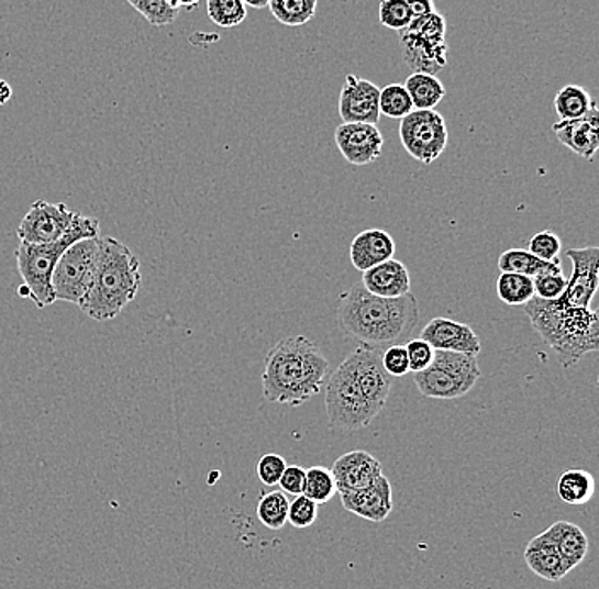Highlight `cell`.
<instances>
[{"instance_id":"2e32d148","label":"cell","mask_w":599,"mask_h":589,"mask_svg":"<svg viewBox=\"0 0 599 589\" xmlns=\"http://www.w3.org/2000/svg\"><path fill=\"white\" fill-rule=\"evenodd\" d=\"M421 340L426 341L440 352L479 356L480 349H482L480 337L470 325L446 318L431 319L422 329Z\"/></svg>"},{"instance_id":"7402d4cb","label":"cell","mask_w":599,"mask_h":589,"mask_svg":"<svg viewBox=\"0 0 599 589\" xmlns=\"http://www.w3.org/2000/svg\"><path fill=\"white\" fill-rule=\"evenodd\" d=\"M558 554L566 563L567 569L573 570L586 559L589 552V541L580 526L570 522H555L545 530Z\"/></svg>"},{"instance_id":"f1b7e54d","label":"cell","mask_w":599,"mask_h":589,"mask_svg":"<svg viewBox=\"0 0 599 589\" xmlns=\"http://www.w3.org/2000/svg\"><path fill=\"white\" fill-rule=\"evenodd\" d=\"M288 508H290V499L287 494L284 491H271L260 498L256 514L266 529L276 532L287 525Z\"/></svg>"},{"instance_id":"8fae6325","label":"cell","mask_w":599,"mask_h":589,"mask_svg":"<svg viewBox=\"0 0 599 589\" xmlns=\"http://www.w3.org/2000/svg\"><path fill=\"white\" fill-rule=\"evenodd\" d=\"M76 216L65 203L36 200L21 220L18 237L24 244H52L70 231Z\"/></svg>"},{"instance_id":"e575fe53","label":"cell","mask_w":599,"mask_h":589,"mask_svg":"<svg viewBox=\"0 0 599 589\" xmlns=\"http://www.w3.org/2000/svg\"><path fill=\"white\" fill-rule=\"evenodd\" d=\"M319 516V504L307 496H295L288 508V523L295 529L303 530L312 526Z\"/></svg>"},{"instance_id":"ffe728a7","label":"cell","mask_w":599,"mask_h":589,"mask_svg":"<svg viewBox=\"0 0 599 589\" xmlns=\"http://www.w3.org/2000/svg\"><path fill=\"white\" fill-rule=\"evenodd\" d=\"M393 254H396V241L389 232L381 229L363 231L351 242V265L362 273L380 263L389 262Z\"/></svg>"},{"instance_id":"e0dca14e","label":"cell","mask_w":599,"mask_h":589,"mask_svg":"<svg viewBox=\"0 0 599 589\" xmlns=\"http://www.w3.org/2000/svg\"><path fill=\"white\" fill-rule=\"evenodd\" d=\"M552 130L562 145L579 155L580 159L591 163L599 148L598 104H595L586 116L577 120H558Z\"/></svg>"},{"instance_id":"7a4b0ae2","label":"cell","mask_w":599,"mask_h":589,"mask_svg":"<svg viewBox=\"0 0 599 589\" xmlns=\"http://www.w3.org/2000/svg\"><path fill=\"white\" fill-rule=\"evenodd\" d=\"M336 314L344 336L381 352L409 341L419 322V305L412 293L381 299L355 285L341 294Z\"/></svg>"},{"instance_id":"6da1fadb","label":"cell","mask_w":599,"mask_h":589,"mask_svg":"<svg viewBox=\"0 0 599 589\" xmlns=\"http://www.w3.org/2000/svg\"><path fill=\"white\" fill-rule=\"evenodd\" d=\"M324 389L331 430L358 431L384 411L392 377L381 365L380 349L358 346L328 375Z\"/></svg>"},{"instance_id":"74e56055","label":"cell","mask_w":599,"mask_h":589,"mask_svg":"<svg viewBox=\"0 0 599 589\" xmlns=\"http://www.w3.org/2000/svg\"><path fill=\"white\" fill-rule=\"evenodd\" d=\"M285 469H287V460H285L281 455H263L256 465L257 479H259L264 486L273 488V486H278Z\"/></svg>"},{"instance_id":"d4e9b609","label":"cell","mask_w":599,"mask_h":589,"mask_svg":"<svg viewBox=\"0 0 599 589\" xmlns=\"http://www.w3.org/2000/svg\"><path fill=\"white\" fill-rule=\"evenodd\" d=\"M403 88L409 92L414 110H436L446 96L442 80L431 74L414 73L408 77Z\"/></svg>"},{"instance_id":"bcb514c9","label":"cell","mask_w":599,"mask_h":589,"mask_svg":"<svg viewBox=\"0 0 599 589\" xmlns=\"http://www.w3.org/2000/svg\"><path fill=\"white\" fill-rule=\"evenodd\" d=\"M126 2H129V4L132 5L133 9H135L136 5H138L140 2H142V0H126Z\"/></svg>"},{"instance_id":"5b68a950","label":"cell","mask_w":599,"mask_h":589,"mask_svg":"<svg viewBox=\"0 0 599 589\" xmlns=\"http://www.w3.org/2000/svg\"><path fill=\"white\" fill-rule=\"evenodd\" d=\"M523 310L532 327L554 349L562 367H573L588 353L598 352L599 318L595 310L539 297L528 300Z\"/></svg>"},{"instance_id":"ac0fdd59","label":"cell","mask_w":599,"mask_h":589,"mask_svg":"<svg viewBox=\"0 0 599 589\" xmlns=\"http://www.w3.org/2000/svg\"><path fill=\"white\" fill-rule=\"evenodd\" d=\"M336 479L337 491H355L374 484L378 477L384 476V469L378 458L368 454L365 449L347 452L336 458L331 469Z\"/></svg>"},{"instance_id":"30bf717a","label":"cell","mask_w":599,"mask_h":589,"mask_svg":"<svg viewBox=\"0 0 599 589\" xmlns=\"http://www.w3.org/2000/svg\"><path fill=\"white\" fill-rule=\"evenodd\" d=\"M399 136L412 159L430 166L448 145V126L436 110H414L400 120Z\"/></svg>"},{"instance_id":"ab89813d","label":"cell","mask_w":599,"mask_h":589,"mask_svg":"<svg viewBox=\"0 0 599 589\" xmlns=\"http://www.w3.org/2000/svg\"><path fill=\"white\" fill-rule=\"evenodd\" d=\"M381 365L390 377H403L409 374L408 352L403 344H393L381 353Z\"/></svg>"},{"instance_id":"5bb4252c","label":"cell","mask_w":599,"mask_h":589,"mask_svg":"<svg viewBox=\"0 0 599 589\" xmlns=\"http://www.w3.org/2000/svg\"><path fill=\"white\" fill-rule=\"evenodd\" d=\"M341 155L351 166H369L380 159L384 135L369 123H341L334 133Z\"/></svg>"},{"instance_id":"277c9868","label":"cell","mask_w":599,"mask_h":589,"mask_svg":"<svg viewBox=\"0 0 599 589\" xmlns=\"http://www.w3.org/2000/svg\"><path fill=\"white\" fill-rule=\"evenodd\" d=\"M140 285L142 271L132 249L110 235L99 237L95 278L77 307L95 321H113L136 299Z\"/></svg>"},{"instance_id":"484cf974","label":"cell","mask_w":599,"mask_h":589,"mask_svg":"<svg viewBox=\"0 0 599 589\" xmlns=\"http://www.w3.org/2000/svg\"><path fill=\"white\" fill-rule=\"evenodd\" d=\"M595 104L598 102L592 99V96L576 84H569L566 88H562L554 99L558 120H577V118L586 116Z\"/></svg>"},{"instance_id":"d6a6232c","label":"cell","mask_w":599,"mask_h":589,"mask_svg":"<svg viewBox=\"0 0 599 589\" xmlns=\"http://www.w3.org/2000/svg\"><path fill=\"white\" fill-rule=\"evenodd\" d=\"M378 18H380L381 26L393 31L406 30L414 20L406 0H381Z\"/></svg>"},{"instance_id":"52a82bcc","label":"cell","mask_w":599,"mask_h":589,"mask_svg":"<svg viewBox=\"0 0 599 589\" xmlns=\"http://www.w3.org/2000/svg\"><path fill=\"white\" fill-rule=\"evenodd\" d=\"M480 375L477 356L434 349L433 362L426 370L414 374V384L424 397L452 401L467 396Z\"/></svg>"},{"instance_id":"ba28073f","label":"cell","mask_w":599,"mask_h":589,"mask_svg":"<svg viewBox=\"0 0 599 589\" xmlns=\"http://www.w3.org/2000/svg\"><path fill=\"white\" fill-rule=\"evenodd\" d=\"M403 60L414 73L436 76L448 64L445 15L433 11L414 18L406 30L399 31Z\"/></svg>"},{"instance_id":"f6af8a7d","label":"cell","mask_w":599,"mask_h":589,"mask_svg":"<svg viewBox=\"0 0 599 589\" xmlns=\"http://www.w3.org/2000/svg\"><path fill=\"white\" fill-rule=\"evenodd\" d=\"M244 2L245 8H253V9H264L268 8L269 0H242Z\"/></svg>"},{"instance_id":"d590c367","label":"cell","mask_w":599,"mask_h":589,"mask_svg":"<svg viewBox=\"0 0 599 589\" xmlns=\"http://www.w3.org/2000/svg\"><path fill=\"white\" fill-rule=\"evenodd\" d=\"M533 256L539 257L542 262L554 263L558 262L561 256L562 241L557 234L551 231L539 232L533 235L528 242V249Z\"/></svg>"},{"instance_id":"8992f818","label":"cell","mask_w":599,"mask_h":589,"mask_svg":"<svg viewBox=\"0 0 599 589\" xmlns=\"http://www.w3.org/2000/svg\"><path fill=\"white\" fill-rule=\"evenodd\" d=\"M95 237H99V220L77 213L73 227L60 241L52 242V244H24L21 242L20 247L15 251V262H18V271L23 278V285L30 291L27 299L33 300L38 309H45V307L55 303L52 275L58 259L77 241Z\"/></svg>"},{"instance_id":"ee69618b","label":"cell","mask_w":599,"mask_h":589,"mask_svg":"<svg viewBox=\"0 0 599 589\" xmlns=\"http://www.w3.org/2000/svg\"><path fill=\"white\" fill-rule=\"evenodd\" d=\"M12 98V88L9 82L0 79V107H4L5 102Z\"/></svg>"},{"instance_id":"7c38bea8","label":"cell","mask_w":599,"mask_h":589,"mask_svg":"<svg viewBox=\"0 0 599 589\" xmlns=\"http://www.w3.org/2000/svg\"><path fill=\"white\" fill-rule=\"evenodd\" d=\"M573 263V275L567 280L566 291L558 297L561 302L579 309H591L598 291L599 249L596 246L567 251Z\"/></svg>"},{"instance_id":"1f68e13d","label":"cell","mask_w":599,"mask_h":589,"mask_svg":"<svg viewBox=\"0 0 599 589\" xmlns=\"http://www.w3.org/2000/svg\"><path fill=\"white\" fill-rule=\"evenodd\" d=\"M380 114L390 118V120H402L414 111L409 92L406 91L402 84H389L380 89Z\"/></svg>"},{"instance_id":"603a6c76","label":"cell","mask_w":599,"mask_h":589,"mask_svg":"<svg viewBox=\"0 0 599 589\" xmlns=\"http://www.w3.org/2000/svg\"><path fill=\"white\" fill-rule=\"evenodd\" d=\"M596 491V480L585 469H567L558 476L555 492L562 502L569 507H583L591 501Z\"/></svg>"},{"instance_id":"4316f807","label":"cell","mask_w":599,"mask_h":589,"mask_svg":"<svg viewBox=\"0 0 599 589\" xmlns=\"http://www.w3.org/2000/svg\"><path fill=\"white\" fill-rule=\"evenodd\" d=\"M319 0H269V11L284 26H306L315 18Z\"/></svg>"},{"instance_id":"4dcf8cb0","label":"cell","mask_w":599,"mask_h":589,"mask_svg":"<svg viewBox=\"0 0 599 589\" xmlns=\"http://www.w3.org/2000/svg\"><path fill=\"white\" fill-rule=\"evenodd\" d=\"M207 12L211 23L225 30L241 26L247 18V8L242 0H207Z\"/></svg>"},{"instance_id":"83f0119b","label":"cell","mask_w":599,"mask_h":589,"mask_svg":"<svg viewBox=\"0 0 599 589\" xmlns=\"http://www.w3.org/2000/svg\"><path fill=\"white\" fill-rule=\"evenodd\" d=\"M496 290H498L499 300L511 307L524 305L528 300L535 297L532 278L517 275V273H501Z\"/></svg>"},{"instance_id":"4fadbf2b","label":"cell","mask_w":599,"mask_h":589,"mask_svg":"<svg viewBox=\"0 0 599 589\" xmlns=\"http://www.w3.org/2000/svg\"><path fill=\"white\" fill-rule=\"evenodd\" d=\"M380 88L371 80L346 76L340 95V116L343 123H369L380 121Z\"/></svg>"},{"instance_id":"b9f144b4","label":"cell","mask_w":599,"mask_h":589,"mask_svg":"<svg viewBox=\"0 0 599 589\" xmlns=\"http://www.w3.org/2000/svg\"><path fill=\"white\" fill-rule=\"evenodd\" d=\"M414 18L431 14L434 11L433 0H406Z\"/></svg>"},{"instance_id":"9a60e30c","label":"cell","mask_w":599,"mask_h":589,"mask_svg":"<svg viewBox=\"0 0 599 589\" xmlns=\"http://www.w3.org/2000/svg\"><path fill=\"white\" fill-rule=\"evenodd\" d=\"M341 494L343 508L356 516L371 523H381L390 516L393 510L392 484L381 476L366 488L355 491H337Z\"/></svg>"},{"instance_id":"60d3db41","label":"cell","mask_w":599,"mask_h":589,"mask_svg":"<svg viewBox=\"0 0 599 589\" xmlns=\"http://www.w3.org/2000/svg\"><path fill=\"white\" fill-rule=\"evenodd\" d=\"M285 494L300 496L303 494V486H306V469L300 465H287L284 476L278 484Z\"/></svg>"},{"instance_id":"7bdbcfd3","label":"cell","mask_w":599,"mask_h":589,"mask_svg":"<svg viewBox=\"0 0 599 589\" xmlns=\"http://www.w3.org/2000/svg\"><path fill=\"white\" fill-rule=\"evenodd\" d=\"M170 8L186 9V11H192L200 5L201 0H166Z\"/></svg>"},{"instance_id":"9c48e42d","label":"cell","mask_w":599,"mask_h":589,"mask_svg":"<svg viewBox=\"0 0 599 589\" xmlns=\"http://www.w3.org/2000/svg\"><path fill=\"white\" fill-rule=\"evenodd\" d=\"M99 237L82 238L68 247L53 269L52 291L55 302L79 305L91 287L98 266Z\"/></svg>"},{"instance_id":"836d02e7","label":"cell","mask_w":599,"mask_h":589,"mask_svg":"<svg viewBox=\"0 0 599 589\" xmlns=\"http://www.w3.org/2000/svg\"><path fill=\"white\" fill-rule=\"evenodd\" d=\"M135 11L144 15L152 26H169L178 20L181 9L170 8L166 0H142Z\"/></svg>"},{"instance_id":"8d00e7d4","label":"cell","mask_w":599,"mask_h":589,"mask_svg":"<svg viewBox=\"0 0 599 589\" xmlns=\"http://www.w3.org/2000/svg\"><path fill=\"white\" fill-rule=\"evenodd\" d=\"M532 280L535 297L539 299L555 300L566 291L567 278L564 273H545V275L535 276Z\"/></svg>"},{"instance_id":"f35d334b","label":"cell","mask_w":599,"mask_h":589,"mask_svg":"<svg viewBox=\"0 0 599 589\" xmlns=\"http://www.w3.org/2000/svg\"><path fill=\"white\" fill-rule=\"evenodd\" d=\"M403 346L408 352L409 371L419 374V371L426 370L430 367L434 356V348L430 343L418 337V340L406 341Z\"/></svg>"},{"instance_id":"44dd1931","label":"cell","mask_w":599,"mask_h":589,"mask_svg":"<svg viewBox=\"0 0 599 589\" xmlns=\"http://www.w3.org/2000/svg\"><path fill=\"white\" fill-rule=\"evenodd\" d=\"M524 563L532 569V573L545 581H561L570 573L551 536L545 532L528 542L526 548H524Z\"/></svg>"},{"instance_id":"f546056e","label":"cell","mask_w":599,"mask_h":589,"mask_svg":"<svg viewBox=\"0 0 599 589\" xmlns=\"http://www.w3.org/2000/svg\"><path fill=\"white\" fill-rule=\"evenodd\" d=\"M337 492V484L331 469L315 465L306 470V486H303V496L312 499L317 504H324L331 501Z\"/></svg>"},{"instance_id":"3957f363","label":"cell","mask_w":599,"mask_h":589,"mask_svg":"<svg viewBox=\"0 0 599 589\" xmlns=\"http://www.w3.org/2000/svg\"><path fill=\"white\" fill-rule=\"evenodd\" d=\"M328 374V358L315 343L288 336L264 359L263 393L269 402L298 408L324 390Z\"/></svg>"},{"instance_id":"d6986e66","label":"cell","mask_w":599,"mask_h":589,"mask_svg":"<svg viewBox=\"0 0 599 589\" xmlns=\"http://www.w3.org/2000/svg\"><path fill=\"white\" fill-rule=\"evenodd\" d=\"M363 288L381 299H399L411 293V275L408 266L392 257L363 271Z\"/></svg>"},{"instance_id":"cb8c5ba5","label":"cell","mask_w":599,"mask_h":589,"mask_svg":"<svg viewBox=\"0 0 599 589\" xmlns=\"http://www.w3.org/2000/svg\"><path fill=\"white\" fill-rule=\"evenodd\" d=\"M498 268L501 273H517V275L535 278L545 273L562 271L561 259L554 263L542 262L526 249H508L499 256Z\"/></svg>"}]
</instances>
